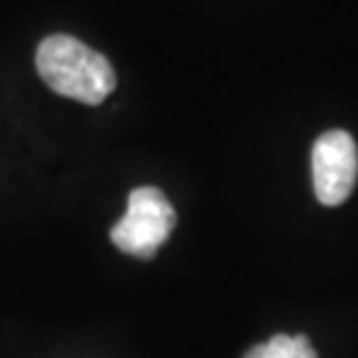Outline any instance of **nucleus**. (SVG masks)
<instances>
[{"mask_svg": "<svg viewBox=\"0 0 358 358\" xmlns=\"http://www.w3.org/2000/svg\"><path fill=\"white\" fill-rule=\"evenodd\" d=\"M40 77L54 93L100 105L117 87L112 63L73 35H49L35 54Z\"/></svg>", "mask_w": 358, "mask_h": 358, "instance_id": "nucleus-1", "label": "nucleus"}, {"mask_svg": "<svg viewBox=\"0 0 358 358\" xmlns=\"http://www.w3.org/2000/svg\"><path fill=\"white\" fill-rule=\"evenodd\" d=\"M177 224V214L156 186H140L128 196L126 214L112 226L110 238L124 254L154 259Z\"/></svg>", "mask_w": 358, "mask_h": 358, "instance_id": "nucleus-2", "label": "nucleus"}, {"mask_svg": "<svg viewBox=\"0 0 358 358\" xmlns=\"http://www.w3.org/2000/svg\"><path fill=\"white\" fill-rule=\"evenodd\" d=\"M312 179L319 203L338 207L352 196L358 179V149L347 131H328L314 142Z\"/></svg>", "mask_w": 358, "mask_h": 358, "instance_id": "nucleus-3", "label": "nucleus"}, {"mask_svg": "<svg viewBox=\"0 0 358 358\" xmlns=\"http://www.w3.org/2000/svg\"><path fill=\"white\" fill-rule=\"evenodd\" d=\"M245 358H317L305 335H275L266 345H256Z\"/></svg>", "mask_w": 358, "mask_h": 358, "instance_id": "nucleus-4", "label": "nucleus"}]
</instances>
